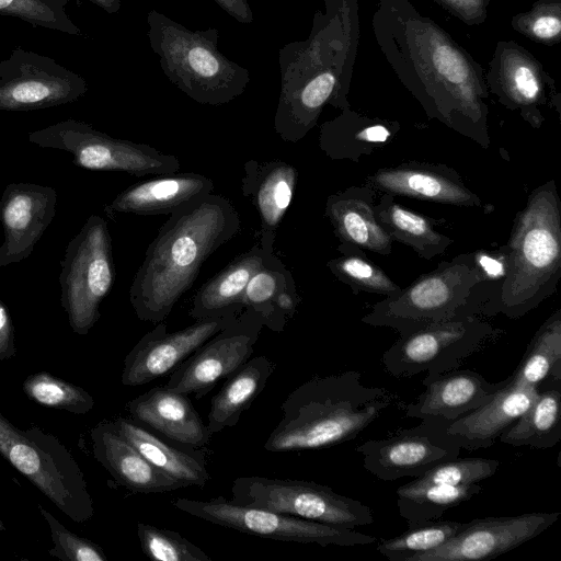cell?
<instances>
[{"label":"cell","instance_id":"6da1fadb","mask_svg":"<svg viewBox=\"0 0 561 561\" xmlns=\"http://www.w3.org/2000/svg\"><path fill=\"white\" fill-rule=\"evenodd\" d=\"M241 220L233 204L208 194L171 213L148 245L129 288L136 317L164 321L193 286L203 263L234 238Z\"/></svg>","mask_w":561,"mask_h":561},{"label":"cell","instance_id":"7a4b0ae2","mask_svg":"<svg viewBox=\"0 0 561 561\" xmlns=\"http://www.w3.org/2000/svg\"><path fill=\"white\" fill-rule=\"evenodd\" d=\"M396 398L386 388L364 385L357 370L313 376L284 400L280 421L268 435L264 449L314 450L353 440Z\"/></svg>","mask_w":561,"mask_h":561},{"label":"cell","instance_id":"3957f363","mask_svg":"<svg viewBox=\"0 0 561 561\" xmlns=\"http://www.w3.org/2000/svg\"><path fill=\"white\" fill-rule=\"evenodd\" d=\"M504 249L503 275L482 312L518 319L553 295L560 280L561 202L553 180L528 196Z\"/></svg>","mask_w":561,"mask_h":561},{"label":"cell","instance_id":"277c9868","mask_svg":"<svg viewBox=\"0 0 561 561\" xmlns=\"http://www.w3.org/2000/svg\"><path fill=\"white\" fill-rule=\"evenodd\" d=\"M148 38L163 73L188 98L201 104L221 105L240 96L250 71L218 50L216 27L191 31L150 10Z\"/></svg>","mask_w":561,"mask_h":561},{"label":"cell","instance_id":"5b68a950","mask_svg":"<svg viewBox=\"0 0 561 561\" xmlns=\"http://www.w3.org/2000/svg\"><path fill=\"white\" fill-rule=\"evenodd\" d=\"M489 280L478 254H460L421 274L409 286L376 302L362 322L404 335L425 325L482 312L477 288Z\"/></svg>","mask_w":561,"mask_h":561},{"label":"cell","instance_id":"8992f818","mask_svg":"<svg viewBox=\"0 0 561 561\" xmlns=\"http://www.w3.org/2000/svg\"><path fill=\"white\" fill-rule=\"evenodd\" d=\"M0 455L70 519L93 516L83 472L55 436L37 426L19 428L0 412Z\"/></svg>","mask_w":561,"mask_h":561},{"label":"cell","instance_id":"52a82bcc","mask_svg":"<svg viewBox=\"0 0 561 561\" xmlns=\"http://www.w3.org/2000/svg\"><path fill=\"white\" fill-rule=\"evenodd\" d=\"M60 302L72 331L85 335L115 280L112 239L104 218L91 215L68 242L60 262Z\"/></svg>","mask_w":561,"mask_h":561},{"label":"cell","instance_id":"ba28073f","mask_svg":"<svg viewBox=\"0 0 561 561\" xmlns=\"http://www.w3.org/2000/svg\"><path fill=\"white\" fill-rule=\"evenodd\" d=\"M497 335L499 331L477 314L461 316L400 335L382 354L381 360L385 369L396 378H410L426 371L424 383L457 369Z\"/></svg>","mask_w":561,"mask_h":561},{"label":"cell","instance_id":"9c48e42d","mask_svg":"<svg viewBox=\"0 0 561 561\" xmlns=\"http://www.w3.org/2000/svg\"><path fill=\"white\" fill-rule=\"evenodd\" d=\"M27 139L41 148L68 152L75 165L87 170L122 171L136 176L180 170V161L173 154L146 144L112 137L75 118L30 131Z\"/></svg>","mask_w":561,"mask_h":561},{"label":"cell","instance_id":"30bf717a","mask_svg":"<svg viewBox=\"0 0 561 561\" xmlns=\"http://www.w3.org/2000/svg\"><path fill=\"white\" fill-rule=\"evenodd\" d=\"M230 501L350 529L374 523L369 506L314 481L240 477L232 483Z\"/></svg>","mask_w":561,"mask_h":561},{"label":"cell","instance_id":"8fae6325","mask_svg":"<svg viewBox=\"0 0 561 561\" xmlns=\"http://www.w3.org/2000/svg\"><path fill=\"white\" fill-rule=\"evenodd\" d=\"M178 510L203 520L263 538L317 543L321 547H354L371 545L377 538L350 528L298 518L259 507L239 505L226 497L195 500L178 497Z\"/></svg>","mask_w":561,"mask_h":561},{"label":"cell","instance_id":"7c38bea8","mask_svg":"<svg viewBox=\"0 0 561 561\" xmlns=\"http://www.w3.org/2000/svg\"><path fill=\"white\" fill-rule=\"evenodd\" d=\"M87 91L83 77L48 56L16 47L0 60V111L58 106L79 100Z\"/></svg>","mask_w":561,"mask_h":561},{"label":"cell","instance_id":"4fadbf2b","mask_svg":"<svg viewBox=\"0 0 561 561\" xmlns=\"http://www.w3.org/2000/svg\"><path fill=\"white\" fill-rule=\"evenodd\" d=\"M263 327L257 313L243 309L231 323L180 364L164 386L202 399L251 357Z\"/></svg>","mask_w":561,"mask_h":561},{"label":"cell","instance_id":"5bb4252c","mask_svg":"<svg viewBox=\"0 0 561 561\" xmlns=\"http://www.w3.org/2000/svg\"><path fill=\"white\" fill-rule=\"evenodd\" d=\"M445 421L423 419L380 439H368L356 447L363 466L382 481L419 478L434 466L459 457L461 448L447 436Z\"/></svg>","mask_w":561,"mask_h":561},{"label":"cell","instance_id":"9a60e30c","mask_svg":"<svg viewBox=\"0 0 561 561\" xmlns=\"http://www.w3.org/2000/svg\"><path fill=\"white\" fill-rule=\"evenodd\" d=\"M560 513L534 512L515 516H489L463 523L443 546L410 561H479L504 554L552 526Z\"/></svg>","mask_w":561,"mask_h":561},{"label":"cell","instance_id":"2e32d148","mask_svg":"<svg viewBox=\"0 0 561 561\" xmlns=\"http://www.w3.org/2000/svg\"><path fill=\"white\" fill-rule=\"evenodd\" d=\"M238 316L196 320L195 323L174 332H168L163 321L157 323L126 355L122 383L127 387H139L170 375Z\"/></svg>","mask_w":561,"mask_h":561},{"label":"cell","instance_id":"e0dca14e","mask_svg":"<svg viewBox=\"0 0 561 561\" xmlns=\"http://www.w3.org/2000/svg\"><path fill=\"white\" fill-rule=\"evenodd\" d=\"M57 193L50 186L10 183L0 198V222L4 240L0 245V267L30 256L51 224Z\"/></svg>","mask_w":561,"mask_h":561},{"label":"cell","instance_id":"ac0fdd59","mask_svg":"<svg viewBox=\"0 0 561 561\" xmlns=\"http://www.w3.org/2000/svg\"><path fill=\"white\" fill-rule=\"evenodd\" d=\"M376 192L460 207H482L456 170L442 163L403 162L376 170L365 180Z\"/></svg>","mask_w":561,"mask_h":561},{"label":"cell","instance_id":"d6986e66","mask_svg":"<svg viewBox=\"0 0 561 561\" xmlns=\"http://www.w3.org/2000/svg\"><path fill=\"white\" fill-rule=\"evenodd\" d=\"M213 191V180L199 173L160 174L123 190L104 206V213L111 219L118 215H170Z\"/></svg>","mask_w":561,"mask_h":561},{"label":"cell","instance_id":"ffe728a7","mask_svg":"<svg viewBox=\"0 0 561 561\" xmlns=\"http://www.w3.org/2000/svg\"><path fill=\"white\" fill-rule=\"evenodd\" d=\"M505 382H490L471 369H453L422 383L425 390L404 407V414L451 422L488 403Z\"/></svg>","mask_w":561,"mask_h":561},{"label":"cell","instance_id":"44dd1931","mask_svg":"<svg viewBox=\"0 0 561 561\" xmlns=\"http://www.w3.org/2000/svg\"><path fill=\"white\" fill-rule=\"evenodd\" d=\"M298 171L282 160H249L244 164L241 190L255 207L260 219L259 243L274 250L279 227L295 194Z\"/></svg>","mask_w":561,"mask_h":561},{"label":"cell","instance_id":"7402d4cb","mask_svg":"<svg viewBox=\"0 0 561 561\" xmlns=\"http://www.w3.org/2000/svg\"><path fill=\"white\" fill-rule=\"evenodd\" d=\"M126 408L134 420L185 447H205L213 436L188 396L165 386L149 389L131 399Z\"/></svg>","mask_w":561,"mask_h":561},{"label":"cell","instance_id":"603a6c76","mask_svg":"<svg viewBox=\"0 0 561 561\" xmlns=\"http://www.w3.org/2000/svg\"><path fill=\"white\" fill-rule=\"evenodd\" d=\"M94 458L115 481L135 493H167L184 488L152 463L115 430L112 421L91 431Z\"/></svg>","mask_w":561,"mask_h":561},{"label":"cell","instance_id":"cb8c5ba5","mask_svg":"<svg viewBox=\"0 0 561 561\" xmlns=\"http://www.w3.org/2000/svg\"><path fill=\"white\" fill-rule=\"evenodd\" d=\"M375 197L376 191L365 184L350 186L327 198L324 215L340 244L388 255L393 241L377 219Z\"/></svg>","mask_w":561,"mask_h":561},{"label":"cell","instance_id":"d4e9b609","mask_svg":"<svg viewBox=\"0 0 561 561\" xmlns=\"http://www.w3.org/2000/svg\"><path fill=\"white\" fill-rule=\"evenodd\" d=\"M538 388H511L505 383L480 408L444 424L445 433L460 448H489L530 407Z\"/></svg>","mask_w":561,"mask_h":561},{"label":"cell","instance_id":"484cf974","mask_svg":"<svg viewBox=\"0 0 561 561\" xmlns=\"http://www.w3.org/2000/svg\"><path fill=\"white\" fill-rule=\"evenodd\" d=\"M274 256V250L257 243L234 257L195 293L188 316L201 320L240 314L243 311L242 297L247 284Z\"/></svg>","mask_w":561,"mask_h":561},{"label":"cell","instance_id":"4316f807","mask_svg":"<svg viewBox=\"0 0 561 561\" xmlns=\"http://www.w3.org/2000/svg\"><path fill=\"white\" fill-rule=\"evenodd\" d=\"M275 364L266 356L249 358L210 400L207 430L211 435L234 426L266 387Z\"/></svg>","mask_w":561,"mask_h":561},{"label":"cell","instance_id":"83f0119b","mask_svg":"<svg viewBox=\"0 0 561 561\" xmlns=\"http://www.w3.org/2000/svg\"><path fill=\"white\" fill-rule=\"evenodd\" d=\"M112 423L117 433L150 463L184 488H204L210 480L203 456L196 457L175 448L125 417H117Z\"/></svg>","mask_w":561,"mask_h":561},{"label":"cell","instance_id":"f1b7e54d","mask_svg":"<svg viewBox=\"0 0 561 561\" xmlns=\"http://www.w3.org/2000/svg\"><path fill=\"white\" fill-rule=\"evenodd\" d=\"M561 380L545 382L527 411L504 433L500 442L515 447L547 449L561 439Z\"/></svg>","mask_w":561,"mask_h":561},{"label":"cell","instance_id":"f546056e","mask_svg":"<svg viewBox=\"0 0 561 561\" xmlns=\"http://www.w3.org/2000/svg\"><path fill=\"white\" fill-rule=\"evenodd\" d=\"M377 219L392 241L410 247L420 257L432 260L454 243L434 228L432 219L399 204L391 194L382 193L375 204Z\"/></svg>","mask_w":561,"mask_h":561},{"label":"cell","instance_id":"4dcf8cb0","mask_svg":"<svg viewBox=\"0 0 561 561\" xmlns=\"http://www.w3.org/2000/svg\"><path fill=\"white\" fill-rule=\"evenodd\" d=\"M561 380V310H556L539 327L528 343L514 373L506 378L511 388H538Z\"/></svg>","mask_w":561,"mask_h":561},{"label":"cell","instance_id":"1f68e13d","mask_svg":"<svg viewBox=\"0 0 561 561\" xmlns=\"http://www.w3.org/2000/svg\"><path fill=\"white\" fill-rule=\"evenodd\" d=\"M479 483L465 485L428 484L413 486L408 483L397 491V505L408 526L439 519L443 514L473 495L481 493Z\"/></svg>","mask_w":561,"mask_h":561},{"label":"cell","instance_id":"d6a6232c","mask_svg":"<svg viewBox=\"0 0 561 561\" xmlns=\"http://www.w3.org/2000/svg\"><path fill=\"white\" fill-rule=\"evenodd\" d=\"M394 133V128L379 122L357 126L343 121L328 122L321 126L319 147L331 159L358 162L363 156L386 146Z\"/></svg>","mask_w":561,"mask_h":561},{"label":"cell","instance_id":"836d02e7","mask_svg":"<svg viewBox=\"0 0 561 561\" xmlns=\"http://www.w3.org/2000/svg\"><path fill=\"white\" fill-rule=\"evenodd\" d=\"M337 251L341 255L328 261L327 267L354 295L368 293L391 297L401 291L402 287L371 262L365 251L345 244H339Z\"/></svg>","mask_w":561,"mask_h":561},{"label":"cell","instance_id":"e575fe53","mask_svg":"<svg viewBox=\"0 0 561 561\" xmlns=\"http://www.w3.org/2000/svg\"><path fill=\"white\" fill-rule=\"evenodd\" d=\"M293 287L296 284L291 273L275 255L247 284L242 297L243 309L257 313L263 325L273 332H282L276 316V300L283 290Z\"/></svg>","mask_w":561,"mask_h":561},{"label":"cell","instance_id":"d590c367","mask_svg":"<svg viewBox=\"0 0 561 561\" xmlns=\"http://www.w3.org/2000/svg\"><path fill=\"white\" fill-rule=\"evenodd\" d=\"M454 520H427L411 525L402 534L377 542V551L391 561H410L411 558L434 550L462 528Z\"/></svg>","mask_w":561,"mask_h":561},{"label":"cell","instance_id":"8d00e7d4","mask_svg":"<svg viewBox=\"0 0 561 561\" xmlns=\"http://www.w3.org/2000/svg\"><path fill=\"white\" fill-rule=\"evenodd\" d=\"M22 389L30 400L47 408L85 414L94 407L92 396L83 388L46 371L30 375Z\"/></svg>","mask_w":561,"mask_h":561},{"label":"cell","instance_id":"74e56055","mask_svg":"<svg viewBox=\"0 0 561 561\" xmlns=\"http://www.w3.org/2000/svg\"><path fill=\"white\" fill-rule=\"evenodd\" d=\"M69 0H0V15L20 19L33 26H39L68 35H81L68 13Z\"/></svg>","mask_w":561,"mask_h":561},{"label":"cell","instance_id":"f35d334b","mask_svg":"<svg viewBox=\"0 0 561 561\" xmlns=\"http://www.w3.org/2000/svg\"><path fill=\"white\" fill-rule=\"evenodd\" d=\"M137 536L146 557L158 561H210V557L181 534L146 523L137 524Z\"/></svg>","mask_w":561,"mask_h":561},{"label":"cell","instance_id":"ab89813d","mask_svg":"<svg viewBox=\"0 0 561 561\" xmlns=\"http://www.w3.org/2000/svg\"><path fill=\"white\" fill-rule=\"evenodd\" d=\"M500 466V461L490 458H456L440 462L423 476L414 478L408 484L422 486L428 484L465 485L479 483L492 477Z\"/></svg>","mask_w":561,"mask_h":561},{"label":"cell","instance_id":"60d3db41","mask_svg":"<svg viewBox=\"0 0 561 561\" xmlns=\"http://www.w3.org/2000/svg\"><path fill=\"white\" fill-rule=\"evenodd\" d=\"M46 520L54 547L49 550L51 557L64 561H106L107 557L100 546L69 531L47 510L38 505Z\"/></svg>","mask_w":561,"mask_h":561},{"label":"cell","instance_id":"b9f144b4","mask_svg":"<svg viewBox=\"0 0 561 561\" xmlns=\"http://www.w3.org/2000/svg\"><path fill=\"white\" fill-rule=\"evenodd\" d=\"M433 62L438 73L454 84L462 83L468 77L465 60L448 45L443 44L436 47Z\"/></svg>","mask_w":561,"mask_h":561},{"label":"cell","instance_id":"7bdbcfd3","mask_svg":"<svg viewBox=\"0 0 561 561\" xmlns=\"http://www.w3.org/2000/svg\"><path fill=\"white\" fill-rule=\"evenodd\" d=\"M16 353L14 328L7 306L0 299V360L9 359Z\"/></svg>","mask_w":561,"mask_h":561},{"label":"cell","instance_id":"ee69618b","mask_svg":"<svg viewBox=\"0 0 561 561\" xmlns=\"http://www.w3.org/2000/svg\"><path fill=\"white\" fill-rule=\"evenodd\" d=\"M514 82L522 99L526 101L536 100L539 85L535 75L528 67L520 66L515 70Z\"/></svg>","mask_w":561,"mask_h":561},{"label":"cell","instance_id":"f6af8a7d","mask_svg":"<svg viewBox=\"0 0 561 561\" xmlns=\"http://www.w3.org/2000/svg\"><path fill=\"white\" fill-rule=\"evenodd\" d=\"M216 3L231 18L240 23L250 24L253 13L247 0H215Z\"/></svg>","mask_w":561,"mask_h":561},{"label":"cell","instance_id":"bcb514c9","mask_svg":"<svg viewBox=\"0 0 561 561\" xmlns=\"http://www.w3.org/2000/svg\"><path fill=\"white\" fill-rule=\"evenodd\" d=\"M561 31V22L559 18L553 15H545L537 19L533 25V32L537 37L551 38Z\"/></svg>","mask_w":561,"mask_h":561},{"label":"cell","instance_id":"7dc6e473","mask_svg":"<svg viewBox=\"0 0 561 561\" xmlns=\"http://www.w3.org/2000/svg\"><path fill=\"white\" fill-rule=\"evenodd\" d=\"M107 13H116L121 9V0H90Z\"/></svg>","mask_w":561,"mask_h":561}]
</instances>
